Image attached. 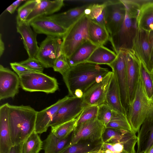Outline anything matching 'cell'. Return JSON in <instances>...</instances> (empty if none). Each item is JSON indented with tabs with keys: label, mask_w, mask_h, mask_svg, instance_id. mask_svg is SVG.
I'll return each mask as SVG.
<instances>
[{
	"label": "cell",
	"mask_w": 153,
	"mask_h": 153,
	"mask_svg": "<svg viewBox=\"0 0 153 153\" xmlns=\"http://www.w3.org/2000/svg\"><path fill=\"white\" fill-rule=\"evenodd\" d=\"M113 75L112 71H109L101 81L94 84L84 93L82 98L87 106H99L105 103Z\"/></svg>",
	"instance_id": "8fae6325"
},
{
	"label": "cell",
	"mask_w": 153,
	"mask_h": 153,
	"mask_svg": "<svg viewBox=\"0 0 153 153\" xmlns=\"http://www.w3.org/2000/svg\"><path fill=\"white\" fill-rule=\"evenodd\" d=\"M103 143L102 141L95 143L80 141L67 146L60 153H88L98 152L102 149Z\"/></svg>",
	"instance_id": "f546056e"
},
{
	"label": "cell",
	"mask_w": 153,
	"mask_h": 153,
	"mask_svg": "<svg viewBox=\"0 0 153 153\" xmlns=\"http://www.w3.org/2000/svg\"><path fill=\"white\" fill-rule=\"evenodd\" d=\"M126 51H120L115 59L108 65L115 75L120 94L122 105L127 114L129 106L127 85Z\"/></svg>",
	"instance_id": "ba28073f"
},
{
	"label": "cell",
	"mask_w": 153,
	"mask_h": 153,
	"mask_svg": "<svg viewBox=\"0 0 153 153\" xmlns=\"http://www.w3.org/2000/svg\"><path fill=\"white\" fill-rule=\"evenodd\" d=\"M20 85L27 91L54 93L59 89L57 79L43 72L31 71L19 76Z\"/></svg>",
	"instance_id": "8992f818"
},
{
	"label": "cell",
	"mask_w": 153,
	"mask_h": 153,
	"mask_svg": "<svg viewBox=\"0 0 153 153\" xmlns=\"http://www.w3.org/2000/svg\"><path fill=\"white\" fill-rule=\"evenodd\" d=\"M105 3V25L111 36L120 28L125 18L126 9L120 0H106Z\"/></svg>",
	"instance_id": "9c48e42d"
},
{
	"label": "cell",
	"mask_w": 153,
	"mask_h": 153,
	"mask_svg": "<svg viewBox=\"0 0 153 153\" xmlns=\"http://www.w3.org/2000/svg\"><path fill=\"white\" fill-rule=\"evenodd\" d=\"M19 76L8 68L0 65V100L14 97L19 92Z\"/></svg>",
	"instance_id": "7c38bea8"
},
{
	"label": "cell",
	"mask_w": 153,
	"mask_h": 153,
	"mask_svg": "<svg viewBox=\"0 0 153 153\" xmlns=\"http://www.w3.org/2000/svg\"><path fill=\"white\" fill-rule=\"evenodd\" d=\"M148 38L150 47V54L148 71L153 73V30L148 32Z\"/></svg>",
	"instance_id": "7bdbcfd3"
},
{
	"label": "cell",
	"mask_w": 153,
	"mask_h": 153,
	"mask_svg": "<svg viewBox=\"0 0 153 153\" xmlns=\"http://www.w3.org/2000/svg\"><path fill=\"white\" fill-rule=\"evenodd\" d=\"M88 153H102L100 151L98 152H89Z\"/></svg>",
	"instance_id": "816d5d0a"
},
{
	"label": "cell",
	"mask_w": 153,
	"mask_h": 153,
	"mask_svg": "<svg viewBox=\"0 0 153 153\" xmlns=\"http://www.w3.org/2000/svg\"><path fill=\"white\" fill-rule=\"evenodd\" d=\"M88 21L84 14L67 30L62 38V51L67 59L80 45L89 40Z\"/></svg>",
	"instance_id": "5b68a950"
},
{
	"label": "cell",
	"mask_w": 153,
	"mask_h": 153,
	"mask_svg": "<svg viewBox=\"0 0 153 153\" xmlns=\"http://www.w3.org/2000/svg\"></svg>",
	"instance_id": "f5cc1de1"
},
{
	"label": "cell",
	"mask_w": 153,
	"mask_h": 153,
	"mask_svg": "<svg viewBox=\"0 0 153 153\" xmlns=\"http://www.w3.org/2000/svg\"><path fill=\"white\" fill-rule=\"evenodd\" d=\"M77 117L57 126L51 127V132L58 138L63 139L70 135L76 126Z\"/></svg>",
	"instance_id": "836d02e7"
},
{
	"label": "cell",
	"mask_w": 153,
	"mask_h": 153,
	"mask_svg": "<svg viewBox=\"0 0 153 153\" xmlns=\"http://www.w3.org/2000/svg\"><path fill=\"white\" fill-rule=\"evenodd\" d=\"M105 2L101 4H90L86 9L85 14L89 20L105 27Z\"/></svg>",
	"instance_id": "4dcf8cb0"
},
{
	"label": "cell",
	"mask_w": 153,
	"mask_h": 153,
	"mask_svg": "<svg viewBox=\"0 0 153 153\" xmlns=\"http://www.w3.org/2000/svg\"><path fill=\"white\" fill-rule=\"evenodd\" d=\"M39 0H30L27 1L18 9L16 22H25L34 10Z\"/></svg>",
	"instance_id": "d590c367"
},
{
	"label": "cell",
	"mask_w": 153,
	"mask_h": 153,
	"mask_svg": "<svg viewBox=\"0 0 153 153\" xmlns=\"http://www.w3.org/2000/svg\"><path fill=\"white\" fill-rule=\"evenodd\" d=\"M16 22L17 31L22 38L24 48L29 57L36 58L39 48L36 39L37 33L27 21Z\"/></svg>",
	"instance_id": "ac0fdd59"
},
{
	"label": "cell",
	"mask_w": 153,
	"mask_h": 153,
	"mask_svg": "<svg viewBox=\"0 0 153 153\" xmlns=\"http://www.w3.org/2000/svg\"><path fill=\"white\" fill-rule=\"evenodd\" d=\"M137 18L136 15L126 10L125 18L120 28L110 36L109 40L117 54L120 50H132L133 41L137 30Z\"/></svg>",
	"instance_id": "277c9868"
},
{
	"label": "cell",
	"mask_w": 153,
	"mask_h": 153,
	"mask_svg": "<svg viewBox=\"0 0 153 153\" xmlns=\"http://www.w3.org/2000/svg\"><path fill=\"white\" fill-rule=\"evenodd\" d=\"M104 103L112 110L120 112L127 116V113L122 104L119 89L113 73Z\"/></svg>",
	"instance_id": "cb8c5ba5"
},
{
	"label": "cell",
	"mask_w": 153,
	"mask_h": 153,
	"mask_svg": "<svg viewBox=\"0 0 153 153\" xmlns=\"http://www.w3.org/2000/svg\"><path fill=\"white\" fill-rule=\"evenodd\" d=\"M29 23L37 34H44L47 36L62 38L67 31L48 16L36 18Z\"/></svg>",
	"instance_id": "5bb4252c"
},
{
	"label": "cell",
	"mask_w": 153,
	"mask_h": 153,
	"mask_svg": "<svg viewBox=\"0 0 153 153\" xmlns=\"http://www.w3.org/2000/svg\"><path fill=\"white\" fill-rule=\"evenodd\" d=\"M10 65L12 68L18 76L34 71L22 65L19 62H11Z\"/></svg>",
	"instance_id": "b9f144b4"
},
{
	"label": "cell",
	"mask_w": 153,
	"mask_h": 153,
	"mask_svg": "<svg viewBox=\"0 0 153 153\" xmlns=\"http://www.w3.org/2000/svg\"><path fill=\"white\" fill-rule=\"evenodd\" d=\"M106 127L133 131L127 116L120 112L112 110L111 119Z\"/></svg>",
	"instance_id": "d6a6232c"
},
{
	"label": "cell",
	"mask_w": 153,
	"mask_h": 153,
	"mask_svg": "<svg viewBox=\"0 0 153 153\" xmlns=\"http://www.w3.org/2000/svg\"><path fill=\"white\" fill-rule=\"evenodd\" d=\"M132 50L148 71L150 54L148 31L137 29Z\"/></svg>",
	"instance_id": "e0dca14e"
},
{
	"label": "cell",
	"mask_w": 153,
	"mask_h": 153,
	"mask_svg": "<svg viewBox=\"0 0 153 153\" xmlns=\"http://www.w3.org/2000/svg\"><path fill=\"white\" fill-rule=\"evenodd\" d=\"M71 134L65 139H60L51 132L43 141L44 153H60L67 146Z\"/></svg>",
	"instance_id": "f1b7e54d"
},
{
	"label": "cell",
	"mask_w": 153,
	"mask_h": 153,
	"mask_svg": "<svg viewBox=\"0 0 153 153\" xmlns=\"http://www.w3.org/2000/svg\"><path fill=\"white\" fill-rule=\"evenodd\" d=\"M128 131L105 127L102 135L103 143H113L120 140Z\"/></svg>",
	"instance_id": "8d00e7d4"
},
{
	"label": "cell",
	"mask_w": 153,
	"mask_h": 153,
	"mask_svg": "<svg viewBox=\"0 0 153 153\" xmlns=\"http://www.w3.org/2000/svg\"><path fill=\"white\" fill-rule=\"evenodd\" d=\"M112 110L105 103L98 106L97 119L102 122L106 127L111 119Z\"/></svg>",
	"instance_id": "f35d334b"
},
{
	"label": "cell",
	"mask_w": 153,
	"mask_h": 153,
	"mask_svg": "<svg viewBox=\"0 0 153 153\" xmlns=\"http://www.w3.org/2000/svg\"><path fill=\"white\" fill-rule=\"evenodd\" d=\"M84 93L83 91L79 89H76L74 93V97L81 98L83 97Z\"/></svg>",
	"instance_id": "bcb514c9"
},
{
	"label": "cell",
	"mask_w": 153,
	"mask_h": 153,
	"mask_svg": "<svg viewBox=\"0 0 153 153\" xmlns=\"http://www.w3.org/2000/svg\"><path fill=\"white\" fill-rule=\"evenodd\" d=\"M24 142L13 146L8 153H23Z\"/></svg>",
	"instance_id": "ee69618b"
},
{
	"label": "cell",
	"mask_w": 153,
	"mask_h": 153,
	"mask_svg": "<svg viewBox=\"0 0 153 153\" xmlns=\"http://www.w3.org/2000/svg\"><path fill=\"white\" fill-rule=\"evenodd\" d=\"M58 37L47 36L41 43L36 58L46 68H53L57 59V48Z\"/></svg>",
	"instance_id": "2e32d148"
},
{
	"label": "cell",
	"mask_w": 153,
	"mask_h": 153,
	"mask_svg": "<svg viewBox=\"0 0 153 153\" xmlns=\"http://www.w3.org/2000/svg\"><path fill=\"white\" fill-rule=\"evenodd\" d=\"M5 49V47L4 42L1 38V34L0 35V57H1L3 54Z\"/></svg>",
	"instance_id": "f6af8a7d"
},
{
	"label": "cell",
	"mask_w": 153,
	"mask_h": 153,
	"mask_svg": "<svg viewBox=\"0 0 153 153\" xmlns=\"http://www.w3.org/2000/svg\"><path fill=\"white\" fill-rule=\"evenodd\" d=\"M8 103L0 107V153H8L13 146L9 118Z\"/></svg>",
	"instance_id": "d6986e66"
},
{
	"label": "cell",
	"mask_w": 153,
	"mask_h": 153,
	"mask_svg": "<svg viewBox=\"0 0 153 153\" xmlns=\"http://www.w3.org/2000/svg\"><path fill=\"white\" fill-rule=\"evenodd\" d=\"M152 101L147 97L140 79L127 114L128 121L135 133L138 132L146 117Z\"/></svg>",
	"instance_id": "3957f363"
},
{
	"label": "cell",
	"mask_w": 153,
	"mask_h": 153,
	"mask_svg": "<svg viewBox=\"0 0 153 153\" xmlns=\"http://www.w3.org/2000/svg\"><path fill=\"white\" fill-rule=\"evenodd\" d=\"M148 153H153V146L151 147Z\"/></svg>",
	"instance_id": "f907efd6"
},
{
	"label": "cell",
	"mask_w": 153,
	"mask_h": 153,
	"mask_svg": "<svg viewBox=\"0 0 153 153\" xmlns=\"http://www.w3.org/2000/svg\"><path fill=\"white\" fill-rule=\"evenodd\" d=\"M117 54L103 45L98 46L85 62L108 65L116 59Z\"/></svg>",
	"instance_id": "83f0119b"
},
{
	"label": "cell",
	"mask_w": 153,
	"mask_h": 153,
	"mask_svg": "<svg viewBox=\"0 0 153 153\" xmlns=\"http://www.w3.org/2000/svg\"><path fill=\"white\" fill-rule=\"evenodd\" d=\"M64 0H39L36 6L27 18L29 22L33 19L41 16H51L58 11L64 6Z\"/></svg>",
	"instance_id": "7402d4cb"
},
{
	"label": "cell",
	"mask_w": 153,
	"mask_h": 153,
	"mask_svg": "<svg viewBox=\"0 0 153 153\" xmlns=\"http://www.w3.org/2000/svg\"><path fill=\"white\" fill-rule=\"evenodd\" d=\"M37 113L29 106L9 105V122L13 146L24 142L35 130Z\"/></svg>",
	"instance_id": "7a4b0ae2"
},
{
	"label": "cell",
	"mask_w": 153,
	"mask_h": 153,
	"mask_svg": "<svg viewBox=\"0 0 153 153\" xmlns=\"http://www.w3.org/2000/svg\"><path fill=\"white\" fill-rule=\"evenodd\" d=\"M90 4L71 9L65 12L48 16L56 23L68 30L85 14Z\"/></svg>",
	"instance_id": "44dd1931"
},
{
	"label": "cell",
	"mask_w": 153,
	"mask_h": 153,
	"mask_svg": "<svg viewBox=\"0 0 153 153\" xmlns=\"http://www.w3.org/2000/svg\"><path fill=\"white\" fill-rule=\"evenodd\" d=\"M43 145V142L35 130L24 142L23 153H39Z\"/></svg>",
	"instance_id": "1f68e13d"
},
{
	"label": "cell",
	"mask_w": 153,
	"mask_h": 153,
	"mask_svg": "<svg viewBox=\"0 0 153 153\" xmlns=\"http://www.w3.org/2000/svg\"><path fill=\"white\" fill-rule=\"evenodd\" d=\"M105 127L97 118L77 126L66 147L80 141L92 143L102 141V135Z\"/></svg>",
	"instance_id": "52a82bcc"
},
{
	"label": "cell",
	"mask_w": 153,
	"mask_h": 153,
	"mask_svg": "<svg viewBox=\"0 0 153 153\" xmlns=\"http://www.w3.org/2000/svg\"><path fill=\"white\" fill-rule=\"evenodd\" d=\"M97 47L89 40L84 42L67 59L70 67L85 62Z\"/></svg>",
	"instance_id": "484cf974"
},
{
	"label": "cell",
	"mask_w": 153,
	"mask_h": 153,
	"mask_svg": "<svg viewBox=\"0 0 153 153\" xmlns=\"http://www.w3.org/2000/svg\"><path fill=\"white\" fill-rule=\"evenodd\" d=\"M71 97L66 96L49 107L37 111L35 127L36 132L41 134L46 132L59 108Z\"/></svg>",
	"instance_id": "9a60e30c"
},
{
	"label": "cell",
	"mask_w": 153,
	"mask_h": 153,
	"mask_svg": "<svg viewBox=\"0 0 153 153\" xmlns=\"http://www.w3.org/2000/svg\"><path fill=\"white\" fill-rule=\"evenodd\" d=\"M98 106H88L85 108L77 117L76 126L87 121L97 118Z\"/></svg>",
	"instance_id": "74e56055"
},
{
	"label": "cell",
	"mask_w": 153,
	"mask_h": 153,
	"mask_svg": "<svg viewBox=\"0 0 153 153\" xmlns=\"http://www.w3.org/2000/svg\"><path fill=\"white\" fill-rule=\"evenodd\" d=\"M140 79L147 97L150 100H153V73L148 71L141 62Z\"/></svg>",
	"instance_id": "e575fe53"
},
{
	"label": "cell",
	"mask_w": 153,
	"mask_h": 153,
	"mask_svg": "<svg viewBox=\"0 0 153 153\" xmlns=\"http://www.w3.org/2000/svg\"><path fill=\"white\" fill-rule=\"evenodd\" d=\"M22 65L35 71L43 72L45 67L36 58H30L19 62Z\"/></svg>",
	"instance_id": "ab89813d"
},
{
	"label": "cell",
	"mask_w": 153,
	"mask_h": 153,
	"mask_svg": "<svg viewBox=\"0 0 153 153\" xmlns=\"http://www.w3.org/2000/svg\"><path fill=\"white\" fill-rule=\"evenodd\" d=\"M88 34L89 40L96 45H103L109 40L110 35L106 27L89 20Z\"/></svg>",
	"instance_id": "4316f807"
},
{
	"label": "cell",
	"mask_w": 153,
	"mask_h": 153,
	"mask_svg": "<svg viewBox=\"0 0 153 153\" xmlns=\"http://www.w3.org/2000/svg\"><path fill=\"white\" fill-rule=\"evenodd\" d=\"M16 9L11 4L6 9V10L11 14H12L15 12Z\"/></svg>",
	"instance_id": "7dc6e473"
},
{
	"label": "cell",
	"mask_w": 153,
	"mask_h": 153,
	"mask_svg": "<svg viewBox=\"0 0 153 153\" xmlns=\"http://www.w3.org/2000/svg\"><path fill=\"white\" fill-rule=\"evenodd\" d=\"M109 71L99 65L84 62L71 67L62 77L69 95L74 97L76 89L84 93L94 84L101 81Z\"/></svg>",
	"instance_id": "6da1fadb"
},
{
	"label": "cell",
	"mask_w": 153,
	"mask_h": 153,
	"mask_svg": "<svg viewBox=\"0 0 153 153\" xmlns=\"http://www.w3.org/2000/svg\"><path fill=\"white\" fill-rule=\"evenodd\" d=\"M137 137L136 153H148L153 146V121L143 122Z\"/></svg>",
	"instance_id": "603a6c76"
},
{
	"label": "cell",
	"mask_w": 153,
	"mask_h": 153,
	"mask_svg": "<svg viewBox=\"0 0 153 153\" xmlns=\"http://www.w3.org/2000/svg\"><path fill=\"white\" fill-rule=\"evenodd\" d=\"M70 68L67 59L65 56L57 58L53 68L55 71L59 73L62 76L65 75Z\"/></svg>",
	"instance_id": "60d3db41"
},
{
	"label": "cell",
	"mask_w": 153,
	"mask_h": 153,
	"mask_svg": "<svg viewBox=\"0 0 153 153\" xmlns=\"http://www.w3.org/2000/svg\"><path fill=\"white\" fill-rule=\"evenodd\" d=\"M87 106L82 98L71 97L59 108L50 127H54L76 118Z\"/></svg>",
	"instance_id": "30bf717a"
},
{
	"label": "cell",
	"mask_w": 153,
	"mask_h": 153,
	"mask_svg": "<svg viewBox=\"0 0 153 153\" xmlns=\"http://www.w3.org/2000/svg\"><path fill=\"white\" fill-rule=\"evenodd\" d=\"M137 137L134 131H127L119 140L113 143H103L102 149L112 153H136L135 146Z\"/></svg>",
	"instance_id": "ffe728a7"
},
{
	"label": "cell",
	"mask_w": 153,
	"mask_h": 153,
	"mask_svg": "<svg viewBox=\"0 0 153 153\" xmlns=\"http://www.w3.org/2000/svg\"><path fill=\"white\" fill-rule=\"evenodd\" d=\"M24 1L23 0H18L14 2L11 5L15 7L16 8L19 6V5Z\"/></svg>",
	"instance_id": "c3c4849f"
},
{
	"label": "cell",
	"mask_w": 153,
	"mask_h": 153,
	"mask_svg": "<svg viewBox=\"0 0 153 153\" xmlns=\"http://www.w3.org/2000/svg\"><path fill=\"white\" fill-rule=\"evenodd\" d=\"M100 152L102 153H112L110 150L108 149H102L100 151Z\"/></svg>",
	"instance_id": "681fc988"
},
{
	"label": "cell",
	"mask_w": 153,
	"mask_h": 153,
	"mask_svg": "<svg viewBox=\"0 0 153 153\" xmlns=\"http://www.w3.org/2000/svg\"><path fill=\"white\" fill-rule=\"evenodd\" d=\"M137 29L147 31L153 30V1H147L141 5L136 19Z\"/></svg>",
	"instance_id": "d4e9b609"
},
{
	"label": "cell",
	"mask_w": 153,
	"mask_h": 153,
	"mask_svg": "<svg viewBox=\"0 0 153 153\" xmlns=\"http://www.w3.org/2000/svg\"><path fill=\"white\" fill-rule=\"evenodd\" d=\"M126 51V62L129 105L133 100L140 80V61L132 50Z\"/></svg>",
	"instance_id": "4fadbf2b"
}]
</instances>
